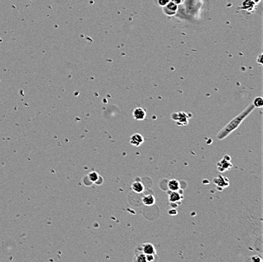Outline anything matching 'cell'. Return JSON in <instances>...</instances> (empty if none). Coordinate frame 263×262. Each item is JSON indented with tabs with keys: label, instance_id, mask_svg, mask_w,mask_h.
<instances>
[{
	"label": "cell",
	"instance_id": "cell-1",
	"mask_svg": "<svg viewBox=\"0 0 263 262\" xmlns=\"http://www.w3.org/2000/svg\"><path fill=\"white\" fill-rule=\"evenodd\" d=\"M254 108H255V107L253 106V104L250 105V106H249L246 109H245L242 113H240L239 115H237V117H236L235 118H234L232 120H231L230 122L219 131V134L217 135V138L220 141L223 140V139L227 138L231 133L233 132L234 131H235V130L241 126V122L253 111Z\"/></svg>",
	"mask_w": 263,
	"mask_h": 262
},
{
	"label": "cell",
	"instance_id": "cell-2",
	"mask_svg": "<svg viewBox=\"0 0 263 262\" xmlns=\"http://www.w3.org/2000/svg\"><path fill=\"white\" fill-rule=\"evenodd\" d=\"M138 248L145 255H157L156 249L152 243H144Z\"/></svg>",
	"mask_w": 263,
	"mask_h": 262
},
{
	"label": "cell",
	"instance_id": "cell-3",
	"mask_svg": "<svg viewBox=\"0 0 263 262\" xmlns=\"http://www.w3.org/2000/svg\"><path fill=\"white\" fill-rule=\"evenodd\" d=\"M132 115H133L134 119H135V120H144L146 117V111L142 107H136L133 110Z\"/></svg>",
	"mask_w": 263,
	"mask_h": 262
},
{
	"label": "cell",
	"instance_id": "cell-4",
	"mask_svg": "<svg viewBox=\"0 0 263 262\" xmlns=\"http://www.w3.org/2000/svg\"><path fill=\"white\" fill-rule=\"evenodd\" d=\"M129 142L132 145L135 146V147H139L144 142V138L140 134L135 133L132 135V137L129 139Z\"/></svg>",
	"mask_w": 263,
	"mask_h": 262
},
{
	"label": "cell",
	"instance_id": "cell-5",
	"mask_svg": "<svg viewBox=\"0 0 263 262\" xmlns=\"http://www.w3.org/2000/svg\"><path fill=\"white\" fill-rule=\"evenodd\" d=\"M176 115L178 116V117H172V119H173L175 121H176L178 125H182V126H184V125L188 124V119L190 118V117H187V114L185 113H176Z\"/></svg>",
	"mask_w": 263,
	"mask_h": 262
},
{
	"label": "cell",
	"instance_id": "cell-6",
	"mask_svg": "<svg viewBox=\"0 0 263 262\" xmlns=\"http://www.w3.org/2000/svg\"><path fill=\"white\" fill-rule=\"evenodd\" d=\"M182 199V194L178 191H170L169 192V200L171 203H177L180 202Z\"/></svg>",
	"mask_w": 263,
	"mask_h": 262
},
{
	"label": "cell",
	"instance_id": "cell-7",
	"mask_svg": "<svg viewBox=\"0 0 263 262\" xmlns=\"http://www.w3.org/2000/svg\"><path fill=\"white\" fill-rule=\"evenodd\" d=\"M232 167V164L229 162V160H225V159L223 158L222 161H220L219 163H218V169L220 171V172H225V170H228Z\"/></svg>",
	"mask_w": 263,
	"mask_h": 262
},
{
	"label": "cell",
	"instance_id": "cell-8",
	"mask_svg": "<svg viewBox=\"0 0 263 262\" xmlns=\"http://www.w3.org/2000/svg\"><path fill=\"white\" fill-rule=\"evenodd\" d=\"M213 181L215 183H216V184L218 185V186L221 187V189L227 188V187L229 185L228 180L226 178L223 177V176H221V175L218 176L217 178H215V179L213 180Z\"/></svg>",
	"mask_w": 263,
	"mask_h": 262
},
{
	"label": "cell",
	"instance_id": "cell-9",
	"mask_svg": "<svg viewBox=\"0 0 263 262\" xmlns=\"http://www.w3.org/2000/svg\"><path fill=\"white\" fill-rule=\"evenodd\" d=\"M132 190L136 193H141L144 192V186L140 181H134L131 186Z\"/></svg>",
	"mask_w": 263,
	"mask_h": 262
},
{
	"label": "cell",
	"instance_id": "cell-10",
	"mask_svg": "<svg viewBox=\"0 0 263 262\" xmlns=\"http://www.w3.org/2000/svg\"><path fill=\"white\" fill-rule=\"evenodd\" d=\"M142 202L144 206H151L155 203V198L151 194H147L143 196Z\"/></svg>",
	"mask_w": 263,
	"mask_h": 262
},
{
	"label": "cell",
	"instance_id": "cell-11",
	"mask_svg": "<svg viewBox=\"0 0 263 262\" xmlns=\"http://www.w3.org/2000/svg\"><path fill=\"white\" fill-rule=\"evenodd\" d=\"M168 188L170 191H178L180 190V182L176 179H172L168 181Z\"/></svg>",
	"mask_w": 263,
	"mask_h": 262
},
{
	"label": "cell",
	"instance_id": "cell-12",
	"mask_svg": "<svg viewBox=\"0 0 263 262\" xmlns=\"http://www.w3.org/2000/svg\"><path fill=\"white\" fill-rule=\"evenodd\" d=\"M133 261L136 262H146L145 254L141 252L138 247L135 249V258L133 259Z\"/></svg>",
	"mask_w": 263,
	"mask_h": 262
},
{
	"label": "cell",
	"instance_id": "cell-13",
	"mask_svg": "<svg viewBox=\"0 0 263 262\" xmlns=\"http://www.w3.org/2000/svg\"><path fill=\"white\" fill-rule=\"evenodd\" d=\"M253 106L255 107L261 108L263 107V99L262 97H257L256 98L255 100L253 101Z\"/></svg>",
	"mask_w": 263,
	"mask_h": 262
},
{
	"label": "cell",
	"instance_id": "cell-14",
	"mask_svg": "<svg viewBox=\"0 0 263 262\" xmlns=\"http://www.w3.org/2000/svg\"><path fill=\"white\" fill-rule=\"evenodd\" d=\"M89 179L92 181V182H95V183H97V181L99 179V178H100L99 175H98V174L95 172H92V173L89 174Z\"/></svg>",
	"mask_w": 263,
	"mask_h": 262
},
{
	"label": "cell",
	"instance_id": "cell-15",
	"mask_svg": "<svg viewBox=\"0 0 263 262\" xmlns=\"http://www.w3.org/2000/svg\"><path fill=\"white\" fill-rule=\"evenodd\" d=\"M146 262L154 261L157 259V255H145Z\"/></svg>",
	"mask_w": 263,
	"mask_h": 262
},
{
	"label": "cell",
	"instance_id": "cell-16",
	"mask_svg": "<svg viewBox=\"0 0 263 262\" xmlns=\"http://www.w3.org/2000/svg\"><path fill=\"white\" fill-rule=\"evenodd\" d=\"M169 2H170V0H157V3L160 6H166Z\"/></svg>",
	"mask_w": 263,
	"mask_h": 262
},
{
	"label": "cell",
	"instance_id": "cell-17",
	"mask_svg": "<svg viewBox=\"0 0 263 262\" xmlns=\"http://www.w3.org/2000/svg\"><path fill=\"white\" fill-rule=\"evenodd\" d=\"M250 261L253 262H262V259L258 255H254L250 258Z\"/></svg>",
	"mask_w": 263,
	"mask_h": 262
},
{
	"label": "cell",
	"instance_id": "cell-18",
	"mask_svg": "<svg viewBox=\"0 0 263 262\" xmlns=\"http://www.w3.org/2000/svg\"><path fill=\"white\" fill-rule=\"evenodd\" d=\"M177 213H178V212H177L176 209H175V208H172L169 211V215H173V216H174V215H176Z\"/></svg>",
	"mask_w": 263,
	"mask_h": 262
},
{
	"label": "cell",
	"instance_id": "cell-19",
	"mask_svg": "<svg viewBox=\"0 0 263 262\" xmlns=\"http://www.w3.org/2000/svg\"><path fill=\"white\" fill-rule=\"evenodd\" d=\"M0 41H1V38H0Z\"/></svg>",
	"mask_w": 263,
	"mask_h": 262
}]
</instances>
